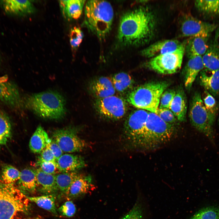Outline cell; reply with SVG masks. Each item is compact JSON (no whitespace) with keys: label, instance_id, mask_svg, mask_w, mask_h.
<instances>
[{"label":"cell","instance_id":"cell-1","mask_svg":"<svg viewBox=\"0 0 219 219\" xmlns=\"http://www.w3.org/2000/svg\"><path fill=\"white\" fill-rule=\"evenodd\" d=\"M156 22L148 8L137 7L124 13L118 26L117 40L122 47L137 46L145 44L153 37Z\"/></svg>","mask_w":219,"mask_h":219},{"label":"cell","instance_id":"cell-2","mask_svg":"<svg viewBox=\"0 0 219 219\" xmlns=\"http://www.w3.org/2000/svg\"><path fill=\"white\" fill-rule=\"evenodd\" d=\"M176 131L175 125L165 122L156 113L149 112L143 129L131 145L144 150H153L171 140Z\"/></svg>","mask_w":219,"mask_h":219},{"label":"cell","instance_id":"cell-3","mask_svg":"<svg viewBox=\"0 0 219 219\" xmlns=\"http://www.w3.org/2000/svg\"><path fill=\"white\" fill-rule=\"evenodd\" d=\"M22 105L45 119L60 120L66 113L64 98L55 91H48L30 95L23 98Z\"/></svg>","mask_w":219,"mask_h":219},{"label":"cell","instance_id":"cell-4","mask_svg":"<svg viewBox=\"0 0 219 219\" xmlns=\"http://www.w3.org/2000/svg\"><path fill=\"white\" fill-rule=\"evenodd\" d=\"M83 24L99 40H104L111 29L114 17L112 6L103 0H89L84 9Z\"/></svg>","mask_w":219,"mask_h":219},{"label":"cell","instance_id":"cell-5","mask_svg":"<svg viewBox=\"0 0 219 219\" xmlns=\"http://www.w3.org/2000/svg\"><path fill=\"white\" fill-rule=\"evenodd\" d=\"M169 85V82L166 81L145 83L129 92L127 101L139 109L156 114L161 96Z\"/></svg>","mask_w":219,"mask_h":219},{"label":"cell","instance_id":"cell-6","mask_svg":"<svg viewBox=\"0 0 219 219\" xmlns=\"http://www.w3.org/2000/svg\"><path fill=\"white\" fill-rule=\"evenodd\" d=\"M29 200L14 184L0 182V219H15L26 211Z\"/></svg>","mask_w":219,"mask_h":219},{"label":"cell","instance_id":"cell-7","mask_svg":"<svg viewBox=\"0 0 219 219\" xmlns=\"http://www.w3.org/2000/svg\"><path fill=\"white\" fill-rule=\"evenodd\" d=\"M189 116L192 126L214 143V122L209 115L200 92H196L193 96Z\"/></svg>","mask_w":219,"mask_h":219},{"label":"cell","instance_id":"cell-8","mask_svg":"<svg viewBox=\"0 0 219 219\" xmlns=\"http://www.w3.org/2000/svg\"><path fill=\"white\" fill-rule=\"evenodd\" d=\"M185 43L171 52L151 58L145 63L147 68L158 73L171 74L180 68L185 51Z\"/></svg>","mask_w":219,"mask_h":219},{"label":"cell","instance_id":"cell-9","mask_svg":"<svg viewBox=\"0 0 219 219\" xmlns=\"http://www.w3.org/2000/svg\"><path fill=\"white\" fill-rule=\"evenodd\" d=\"M94 105L96 110L101 116L112 120H117L122 118L127 110V104L126 100L114 95L96 99Z\"/></svg>","mask_w":219,"mask_h":219},{"label":"cell","instance_id":"cell-10","mask_svg":"<svg viewBox=\"0 0 219 219\" xmlns=\"http://www.w3.org/2000/svg\"><path fill=\"white\" fill-rule=\"evenodd\" d=\"M77 129L76 127L70 126L57 129L53 132V139L63 152H78L85 147V142L77 135Z\"/></svg>","mask_w":219,"mask_h":219},{"label":"cell","instance_id":"cell-11","mask_svg":"<svg viewBox=\"0 0 219 219\" xmlns=\"http://www.w3.org/2000/svg\"><path fill=\"white\" fill-rule=\"evenodd\" d=\"M216 28V25L214 24L203 22L189 15L183 19L180 30L183 36L208 38Z\"/></svg>","mask_w":219,"mask_h":219},{"label":"cell","instance_id":"cell-12","mask_svg":"<svg viewBox=\"0 0 219 219\" xmlns=\"http://www.w3.org/2000/svg\"><path fill=\"white\" fill-rule=\"evenodd\" d=\"M149 112L141 109L134 110L130 113L125 120L123 134L126 139L131 144L143 129Z\"/></svg>","mask_w":219,"mask_h":219},{"label":"cell","instance_id":"cell-13","mask_svg":"<svg viewBox=\"0 0 219 219\" xmlns=\"http://www.w3.org/2000/svg\"><path fill=\"white\" fill-rule=\"evenodd\" d=\"M0 100L12 109L23 106V98L18 88L6 75L0 76Z\"/></svg>","mask_w":219,"mask_h":219},{"label":"cell","instance_id":"cell-14","mask_svg":"<svg viewBox=\"0 0 219 219\" xmlns=\"http://www.w3.org/2000/svg\"><path fill=\"white\" fill-rule=\"evenodd\" d=\"M182 43L176 40H165L155 42L141 50V55L145 57L151 58L174 51Z\"/></svg>","mask_w":219,"mask_h":219},{"label":"cell","instance_id":"cell-15","mask_svg":"<svg viewBox=\"0 0 219 219\" xmlns=\"http://www.w3.org/2000/svg\"><path fill=\"white\" fill-rule=\"evenodd\" d=\"M219 31H216L214 38L202 57L205 69L210 71L219 70Z\"/></svg>","mask_w":219,"mask_h":219},{"label":"cell","instance_id":"cell-16","mask_svg":"<svg viewBox=\"0 0 219 219\" xmlns=\"http://www.w3.org/2000/svg\"><path fill=\"white\" fill-rule=\"evenodd\" d=\"M0 2L5 11L9 14L23 16L32 14L35 11L31 1L4 0Z\"/></svg>","mask_w":219,"mask_h":219},{"label":"cell","instance_id":"cell-17","mask_svg":"<svg viewBox=\"0 0 219 219\" xmlns=\"http://www.w3.org/2000/svg\"><path fill=\"white\" fill-rule=\"evenodd\" d=\"M89 88L91 92L96 99L114 95L116 91L111 79L105 76L93 80L90 84Z\"/></svg>","mask_w":219,"mask_h":219},{"label":"cell","instance_id":"cell-18","mask_svg":"<svg viewBox=\"0 0 219 219\" xmlns=\"http://www.w3.org/2000/svg\"><path fill=\"white\" fill-rule=\"evenodd\" d=\"M94 188L90 176L79 175L72 183L65 195L69 199H73L84 195Z\"/></svg>","mask_w":219,"mask_h":219},{"label":"cell","instance_id":"cell-19","mask_svg":"<svg viewBox=\"0 0 219 219\" xmlns=\"http://www.w3.org/2000/svg\"><path fill=\"white\" fill-rule=\"evenodd\" d=\"M56 163L61 172H75L86 166L82 157L70 154H63Z\"/></svg>","mask_w":219,"mask_h":219},{"label":"cell","instance_id":"cell-20","mask_svg":"<svg viewBox=\"0 0 219 219\" xmlns=\"http://www.w3.org/2000/svg\"><path fill=\"white\" fill-rule=\"evenodd\" d=\"M189 58L184 70V85L188 90H190L197 76L204 68L202 56Z\"/></svg>","mask_w":219,"mask_h":219},{"label":"cell","instance_id":"cell-21","mask_svg":"<svg viewBox=\"0 0 219 219\" xmlns=\"http://www.w3.org/2000/svg\"><path fill=\"white\" fill-rule=\"evenodd\" d=\"M200 85L213 96L219 95V70L210 71L204 69L200 73Z\"/></svg>","mask_w":219,"mask_h":219},{"label":"cell","instance_id":"cell-22","mask_svg":"<svg viewBox=\"0 0 219 219\" xmlns=\"http://www.w3.org/2000/svg\"><path fill=\"white\" fill-rule=\"evenodd\" d=\"M36 189L41 193L46 195H54L58 191L55 175L48 174L39 169L36 170Z\"/></svg>","mask_w":219,"mask_h":219},{"label":"cell","instance_id":"cell-23","mask_svg":"<svg viewBox=\"0 0 219 219\" xmlns=\"http://www.w3.org/2000/svg\"><path fill=\"white\" fill-rule=\"evenodd\" d=\"M85 1L83 0H62L59 1L62 14L66 19H76L80 17Z\"/></svg>","mask_w":219,"mask_h":219},{"label":"cell","instance_id":"cell-24","mask_svg":"<svg viewBox=\"0 0 219 219\" xmlns=\"http://www.w3.org/2000/svg\"><path fill=\"white\" fill-rule=\"evenodd\" d=\"M18 181L21 191L29 193H34L36 190V170L29 168L23 169L20 172Z\"/></svg>","mask_w":219,"mask_h":219},{"label":"cell","instance_id":"cell-25","mask_svg":"<svg viewBox=\"0 0 219 219\" xmlns=\"http://www.w3.org/2000/svg\"><path fill=\"white\" fill-rule=\"evenodd\" d=\"M207 39L200 37H190L185 43V49L189 58L204 54L209 47Z\"/></svg>","mask_w":219,"mask_h":219},{"label":"cell","instance_id":"cell-26","mask_svg":"<svg viewBox=\"0 0 219 219\" xmlns=\"http://www.w3.org/2000/svg\"><path fill=\"white\" fill-rule=\"evenodd\" d=\"M51 138L43 128L39 125L31 137L29 148L34 153H40L50 142Z\"/></svg>","mask_w":219,"mask_h":219},{"label":"cell","instance_id":"cell-27","mask_svg":"<svg viewBox=\"0 0 219 219\" xmlns=\"http://www.w3.org/2000/svg\"><path fill=\"white\" fill-rule=\"evenodd\" d=\"M169 109L178 120L180 122L185 120L187 106L185 94L182 90H179L176 92Z\"/></svg>","mask_w":219,"mask_h":219},{"label":"cell","instance_id":"cell-28","mask_svg":"<svg viewBox=\"0 0 219 219\" xmlns=\"http://www.w3.org/2000/svg\"><path fill=\"white\" fill-rule=\"evenodd\" d=\"M115 90L121 93H124L133 86L134 81L128 74L121 72L116 74L111 78Z\"/></svg>","mask_w":219,"mask_h":219},{"label":"cell","instance_id":"cell-29","mask_svg":"<svg viewBox=\"0 0 219 219\" xmlns=\"http://www.w3.org/2000/svg\"><path fill=\"white\" fill-rule=\"evenodd\" d=\"M79 175L75 172H61L55 175L58 190L61 194L66 195L71 184Z\"/></svg>","mask_w":219,"mask_h":219},{"label":"cell","instance_id":"cell-30","mask_svg":"<svg viewBox=\"0 0 219 219\" xmlns=\"http://www.w3.org/2000/svg\"><path fill=\"white\" fill-rule=\"evenodd\" d=\"M30 201L35 203L39 207L57 215V213L55 203V196L46 195L36 196H27Z\"/></svg>","mask_w":219,"mask_h":219},{"label":"cell","instance_id":"cell-31","mask_svg":"<svg viewBox=\"0 0 219 219\" xmlns=\"http://www.w3.org/2000/svg\"><path fill=\"white\" fill-rule=\"evenodd\" d=\"M12 127L10 119L0 108V147L5 144L12 135Z\"/></svg>","mask_w":219,"mask_h":219},{"label":"cell","instance_id":"cell-32","mask_svg":"<svg viewBox=\"0 0 219 219\" xmlns=\"http://www.w3.org/2000/svg\"><path fill=\"white\" fill-rule=\"evenodd\" d=\"M195 5L203 14L209 16L219 15V0H196Z\"/></svg>","mask_w":219,"mask_h":219},{"label":"cell","instance_id":"cell-33","mask_svg":"<svg viewBox=\"0 0 219 219\" xmlns=\"http://www.w3.org/2000/svg\"><path fill=\"white\" fill-rule=\"evenodd\" d=\"M20 172L14 167L10 165L4 166L1 170V182L7 184H14L19 180Z\"/></svg>","mask_w":219,"mask_h":219},{"label":"cell","instance_id":"cell-34","mask_svg":"<svg viewBox=\"0 0 219 219\" xmlns=\"http://www.w3.org/2000/svg\"><path fill=\"white\" fill-rule=\"evenodd\" d=\"M189 219H219V206H211L202 208Z\"/></svg>","mask_w":219,"mask_h":219},{"label":"cell","instance_id":"cell-35","mask_svg":"<svg viewBox=\"0 0 219 219\" xmlns=\"http://www.w3.org/2000/svg\"><path fill=\"white\" fill-rule=\"evenodd\" d=\"M203 100L209 115L211 119L215 122L217 110L216 100L213 96L207 91H204Z\"/></svg>","mask_w":219,"mask_h":219},{"label":"cell","instance_id":"cell-36","mask_svg":"<svg viewBox=\"0 0 219 219\" xmlns=\"http://www.w3.org/2000/svg\"><path fill=\"white\" fill-rule=\"evenodd\" d=\"M84 35L79 28L74 27L71 29L70 33V43L71 49L75 51L81 43Z\"/></svg>","mask_w":219,"mask_h":219},{"label":"cell","instance_id":"cell-37","mask_svg":"<svg viewBox=\"0 0 219 219\" xmlns=\"http://www.w3.org/2000/svg\"><path fill=\"white\" fill-rule=\"evenodd\" d=\"M36 165L38 169L46 173L55 175L61 172L56 162H37Z\"/></svg>","mask_w":219,"mask_h":219},{"label":"cell","instance_id":"cell-38","mask_svg":"<svg viewBox=\"0 0 219 219\" xmlns=\"http://www.w3.org/2000/svg\"><path fill=\"white\" fill-rule=\"evenodd\" d=\"M143 213L142 205L138 201L132 209L120 219H143Z\"/></svg>","mask_w":219,"mask_h":219},{"label":"cell","instance_id":"cell-39","mask_svg":"<svg viewBox=\"0 0 219 219\" xmlns=\"http://www.w3.org/2000/svg\"><path fill=\"white\" fill-rule=\"evenodd\" d=\"M176 93V91L173 89L165 90L161 96L158 108L169 109Z\"/></svg>","mask_w":219,"mask_h":219},{"label":"cell","instance_id":"cell-40","mask_svg":"<svg viewBox=\"0 0 219 219\" xmlns=\"http://www.w3.org/2000/svg\"><path fill=\"white\" fill-rule=\"evenodd\" d=\"M156 114L165 122L176 125L177 118L169 109L158 108Z\"/></svg>","mask_w":219,"mask_h":219},{"label":"cell","instance_id":"cell-41","mask_svg":"<svg viewBox=\"0 0 219 219\" xmlns=\"http://www.w3.org/2000/svg\"><path fill=\"white\" fill-rule=\"evenodd\" d=\"M59 213L62 215L68 217L74 215L76 210V207L71 201H68L58 209Z\"/></svg>","mask_w":219,"mask_h":219},{"label":"cell","instance_id":"cell-42","mask_svg":"<svg viewBox=\"0 0 219 219\" xmlns=\"http://www.w3.org/2000/svg\"><path fill=\"white\" fill-rule=\"evenodd\" d=\"M40 153L37 162H56V159L48 144Z\"/></svg>","mask_w":219,"mask_h":219},{"label":"cell","instance_id":"cell-43","mask_svg":"<svg viewBox=\"0 0 219 219\" xmlns=\"http://www.w3.org/2000/svg\"><path fill=\"white\" fill-rule=\"evenodd\" d=\"M48 145L56 160L63 154V152L59 145L53 138H51L50 141L48 143Z\"/></svg>","mask_w":219,"mask_h":219},{"label":"cell","instance_id":"cell-44","mask_svg":"<svg viewBox=\"0 0 219 219\" xmlns=\"http://www.w3.org/2000/svg\"><path fill=\"white\" fill-rule=\"evenodd\" d=\"M34 219H41L40 218H38V217H37V218H34Z\"/></svg>","mask_w":219,"mask_h":219}]
</instances>
